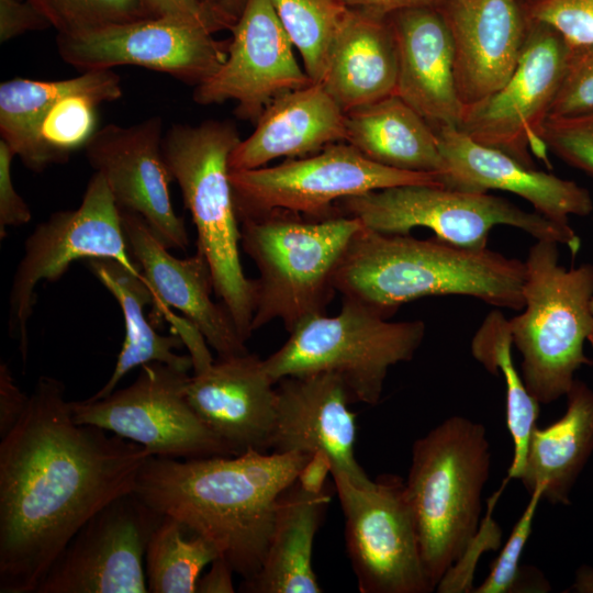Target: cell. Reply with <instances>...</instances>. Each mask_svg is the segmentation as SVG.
Masks as SVG:
<instances>
[{"label": "cell", "mask_w": 593, "mask_h": 593, "mask_svg": "<svg viewBox=\"0 0 593 593\" xmlns=\"http://www.w3.org/2000/svg\"><path fill=\"white\" fill-rule=\"evenodd\" d=\"M348 8L387 18L410 8L438 5L443 0H342Z\"/></svg>", "instance_id": "obj_47"}, {"label": "cell", "mask_w": 593, "mask_h": 593, "mask_svg": "<svg viewBox=\"0 0 593 593\" xmlns=\"http://www.w3.org/2000/svg\"><path fill=\"white\" fill-rule=\"evenodd\" d=\"M567 410L545 428L535 427L518 478L530 494L545 484L542 500L570 504V493L593 452V390L574 379L566 394Z\"/></svg>", "instance_id": "obj_29"}, {"label": "cell", "mask_w": 593, "mask_h": 593, "mask_svg": "<svg viewBox=\"0 0 593 593\" xmlns=\"http://www.w3.org/2000/svg\"><path fill=\"white\" fill-rule=\"evenodd\" d=\"M89 270L118 301L124 318L125 338L113 372L88 400H99L113 392L132 369L158 361L189 371L193 369L190 355L176 350L184 346L178 334L161 335L145 315V307L154 304V293L142 273H135L111 258L86 260Z\"/></svg>", "instance_id": "obj_31"}, {"label": "cell", "mask_w": 593, "mask_h": 593, "mask_svg": "<svg viewBox=\"0 0 593 593\" xmlns=\"http://www.w3.org/2000/svg\"><path fill=\"white\" fill-rule=\"evenodd\" d=\"M310 457L257 450L194 459L152 456L133 491L210 541L248 580L264 562L278 500Z\"/></svg>", "instance_id": "obj_2"}, {"label": "cell", "mask_w": 593, "mask_h": 593, "mask_svg": "<svg viewBox=\"0 0 593 593\" xmlns=\"http://www.w3.org/2000/svg\"><path fill=\"white\" fill-rule=\"evenodd\" d=\"M491 452L483 424L451 416L412 448L405 492L433 590L472 549Z\"/></svg>", "instance_id": "obj_4"}, {"label": "cell", "mask_w": 593, "mask_h": 593, "mask_svg": "<svg viewBox=\"0 0 593 593\" xmlns=\"http://www.w3.org/2000/svg\"><path fill=\"white\" fill-rule=\"evenodd\" d=\"M264 359L249 351L219 357L193 372L186 395L205 425L234 452H268L277 391Z\"/></svg>", "instance_id": "obj_21"}, {"label": "cell", "mask_w": 593, "mask_h": 593, "mask_svg": "<svg viewBox=\"0 0 593 593\" xmlns=\"http://www.w3.org/2000/svg\"><path fill=\"white\" fill-rule=\"evenodd\" d=\"M331 500L327 488L320 493H309L296 480L281 493L264 562L253 578L243 580L240 592L323 591L313 569V545Z\"/></svg>", "instance_id": "obj_28"}, {"label": "cell", "mask_w": 593, "mask_h": 593, "mask_svg": "<svg viewBox=\"0 0 593 593\" xmlns=\"http://www.w3.org/2000/svg\"><path fill=\"white\" fill-rule=\"evenodd\" d=\"M454 44L455 79L465 105L502 87L523 51L527 21L518 0H443Z\"/></svg>", "instance_id": "obj_23"}, {"label": "cell", "mask_w": 593, "mask_h": 593, "mask_svg": "<svg viewBox=\"0 0 593 593\" xmlns=\"http://www.w3.org/2000/svg\"><path fill=\"white\" fill-rule=\"evenodd\" d=\"M539 139L557 157L593 176V112L574 116L548 115Z\"/></svg>", "instance_id": "obj_38"}, {"label": "cell", "mask_w": 593, "mask_h": 593, "mask_svg": "<svg viewBox=\"0 0 593 593\" xmlns=\"http://www.w3.org/2000/svg\"><path fill=\"white\" fill-rule=\"evenodd\" d=\"M155 18L175 19L201 25L212 33L225 30L202 0H142Z\"/></svg>", "instance_id": "obj_43"}, {"label": "cell", "mask_w": 593, "mask_h": 593, "mask_svg": "<svg viewBox=\"0 0 593 593\" xmlns=\"http://www.w3.org/2000/svg\"><path fill=\"white\" fill-rule=\"evenodd\" d=\"M345 516L347 555L361 593H428L404 481L393 474L355 483L331 473Z\"/></svg>", "instance_id": "obj_12"}, {"label": "cell", "mask_w": 593, "mask_h": 593, "mask_svg": "<svg viewBox=\"0 0 593 593\" xmlns=\"http://www.w3.org/2000/svg\"><path fill=\"white\" fill-rule=\"evenodd\" d=\"M29 1L64 35L155 18L142 0Z\"/></svg>", "instance_id": "obj_35"}, {"label": "cell", "mask_w": 593, "mask_h": 593, "mask_svg": "<svg viewBox=\"0 0 593 593\" xmlns=\"http://www.w3.org/2000/svg\"><path fill=\"white\" fill-rule=\"evenodd\" d=\"M593 112V43L570 45L563 78L552 102L553 116Z\"/></svg>", "instance_id": "obj_39"}, {"label": "cell", "mask_w": 593, "mask_h": 593, "mask_svg": "<svg viewBox=\"0 0 593 593\" xmlns=\"http://www.w3.org/2000/svg\"><path fill=\"white\" fill-rule=\"evenodd\" d=\"M312 82H322L335 38L349 8L342 0H271Z\"/></svg>", "instance_id": "obj_34"}, {"label": "cell", "mask_w": 593, "mask_h": 593, "mask_svg": "<svg viewBox=\"0 0 593 593\" xmlns=\"http://www.w3.org/2000/svg\"><path fill=\"white\" fill-rule=\"evenodd\" d=\"M396 82L398 49L388 16L349 8L321 83L346 113L395 94Z\"/></svg>", "instance_id": "obj_26"}, {"label": "cell", "mask_w": 593, "mask_h": 593, "mask_svg": "<svg viewBox=\"0 0 593 593\" xmlns=\"http://www.w3.org/2000/svg\"><path fill=\"white\" fill-rule=\"evenodd\" d=\"M186 21L153 18L104 29L57 34L61 59L81 70L138 66L194 87L211 78L227 56L228 40Z\"/></svg>", "instance_id": "obj_16"}, {"label": "cell", "mask_w": 593, "mask_h": 593, "mask_svg": "<svg viewBox=\"0 0 593 593\" xmlns=\"http://www.w3.org/2000/svg\"><path fill=\"white\" fill-rule=\"evenodd\" d=\"M425 329L423 321L390 322L369 305L343 298L337 315L304 321L264 362L276 384L286 377L332 372L354 402L376 405L389 369L413 359Z\"/></svg>", "instance_id": "obj_8"}, {"label": "cell", "mask_w": 593, "mask_h": 593, "mask_svg": "<svg viewBox=\"0 0 593 593\" xmlns=\"http://www.w3.org/2000/svg\"><path fill=\"white\" fill-rule=\"evenodd\" d=\"M332 470V461L322 451H316L301 469L296 482L309 493H320L325 486V480Z\"/></svg>", "instance_id": "obj_45"}, {"label": "cell", "mask_w": 593, "mask_h": 593, "mask_svg": "<svg viewBox=\"0 0 593 593\" xmlns=\"http://www.w3.org/2000/svg\"><path fill=\"white\" fill-rule=\"evenodd\" d=\"M566 592L593 593V569L582 566L575 573V578Z\"/></svg>", "instance_id": "obj_49"}, {"label": "cell", "mask_w": 593, "mask_h": 593, "mask_svg": "<svg viewBox=\"0 0 593 593\" xmlns=\"http://www.w3.org/2000/svg\"><path fill=\"white\" fill-rule=\"evenodd\" d=\"M546 486L538 484L529 494L530 499L514 525L512 533L493 561L489 575L474 590L475 593H512L519 592L523 568L519 566L524 547L530 536L533 523Z\"/></svg>", "instance_id": "obj_37"}, {"label": "cell", "mask_w": 593, "mask_h": 593, "mask_svg": "<svg viewBox=\"0 0 593 593\" xmlns=\"http://www.w3.org/2000/svg\"><path fill=\"white\" fill-rule=\"evenodd\" d=\"M206 5H209L211 8V3L213 0H202ZM212 10V8H211ZM213 11V10H212Z\"/></svg>", "instance_id": "obj_51"}, {"label": "cell", "mask_w": 593, "mask_h": 593, "mask_svg": "<svg viewBox=\"0 0 593 593\" xmlns=\"http://www.w3.org/2000/svg\"><path fill=\"white\" fill-rule=\"evenodd\" d=\"M246 1L247 0H213L211 8L224 29L231 30L240 16Z\"/></svg>", "instance_id": "obj_48"}, {"label": "cell", "mask_w": 593, "mask_h": 593, "mask_svg": "<svg viewBox=\"0 0 593 593\" xmlns=\"http://www.w3.org/2000/svg\"><path fill=\"white\" fill-rule=\"evenodd\" d=\"M230 31L225 61L194 88L198 104L234 100L235 114L256 123L275 98L312 82L294 57L271 0H247Z\"/></svg>", "instance_id": "obj_17"}, {"label": "cell", "mask_w": 593, "mask_h": 593, "mask_svg": "<svg viewBox=\"0 0 593 593\" xmlns=\"http://www.w3.org/2000/svg\"><path fill=\"white\" fill-rule=\"evenodd\" d=\"M335 208L379 233L407 235L416 227H426L436 237L469 249L485 248L490 231L497 225L519 228L536 240L563 244L573 257L581 248V239L570 225L488 192L405 184L345 198Z\"/></svg>", "instance_id": "obj_9"}, {"label": "cell", "mask_w": 593, "mask_h": 593, "mask_svg": "<svg viewBox=\"0 0 593 593\" xmlns=\"http://www.w3.org/2000/svg\"><path fill=\"white\" fill-rule=\"evenodd\" d=\"M277 403L270 449L273 452L322 451L332 461L331 473L355 483L370 478L355 456L356 415L344 381L335 373L286 377L277 382Z\"/></svg>", "instance_id": "obj_20"}, {"label": "cell", "mask_w": 593, "mask_h": 593, "mask_svg": "<svg viewBox=\"0 0 593 593\" xmlns=\"http://www.w3.org/2000/svg\"><path fill=\"white\" fill-rule=\"evenodd\" d=\"M527 21L518 63L496 91L465 105L457 128L473 141L535 167L530 149L539 139L561 85L570 44L550 24Z\"/></svg>", "instance_id": "obj_15"}, {"label": "cell", "mask_w": 593, "mask_h": 593, "mask_svg": "<svg viewBox=\"0 0 593 593\" xmlns=\"http://www.w3.org/2000/svg\"><path fill=\"white\" fill-rule=\"evenodd\" d=\"M525 262L489 248L469 249L438 237L418 239L358 231L334 275L343 298L390 318L404 303L437 295H466L514 311L524 309Z\"/></svg>", "instance_id": "obj_3"}, {"label": "cell", "mask_w": 593, "mask_h": 593, "mask_svg": "<svg viewBox=\"0 0 593 593\" xmlns=\"http://www.w3.org/2000/svg\"><path fill=\"white\" fill-rule=\"evenodd\" d=\"M346 142L390 168L439 177L445 169L435 130L396 94L346 112Z\"/></svg>", "instance_id": "obj_30"}, {"label": "cell", "mask_w": 593, "mask_h": 593, "mask_svg": "<svg viewBox=\"0 0 593 593\" xmlns=\"http://www.w3.org/2000/svg\"><path fill=\"white\" fill-rule=\"evenodd\" d=\"M513 337L508 320L492 311L471 340V354L485 370L503 374L506 385V425L514 452L507 477L518 479L526 459L529 439L540 412V403L528 392L512 358Z\"/></svg>", "instance_id": "obj_32"}, {"label": "cell", "mask_w": 593, "mask_h": 593, "mask_svg": "<svg viewBox=\"0 0 593 593\" xmlns=\"http://www.w3.org/2000/svg\"><path fill=\"white\" fill-rule=\"evenodd\" d=\"M238 221L240 246L259 272L253 333L276 320L291 333L304 321L326 314L336 292L335 271L363 227L360 220L272 210Z\"/></svg>", "instance_id": "obj_6"}, {"label": "cell", "mask_w": 593, "mask_h": 593, "mask_svg": "<svg viewBox=\"0 0 593 593\" xmlns=\"http://www.w3.org/2000/svg\"><path fill=\"white\" fill-rule=\"evenodd\" d=\"M586 340H589V343L591 344V346L593 348V327H592L591 332L589 333Z\"/></svg>", "instance_id": "obj_50"}, {"label": "cell", "mask_w": 593, "mask_h": 593, "mask_svg": "<svg viewBox=\"0 0 593 593\" xmlns=\"http://www.w3.org/2000/svg\"><path fill=\"white\" fill-rule=\"evenodd\" d=\"M435 132L445 163L440 175L445 187L472 192L508 191L562 225H570V215L586 216L593 211L589 190L577 182L529 167L473 141L455 126H441Z\"/></svg>", "instance_id": "obj_22"}, {"label": "cell", "mask_w": 593, "mask_h": 593, "mask_svg": "<svg viewBox=\"0 0 593 593\" xmlns=\"http://www.w3.org/2000/svg\"><path fill=\"white\" fill-rule=\"evenodd\" d=\"M70 94H83L98 104L123 94L121 79L112 69L89 70L64 80L13 78L0 85V135L26 168L42 172L57 164L41 136L49 109Z\"/></svg>", "instance_id": "obj_27"}, {"label": "cell", "mask_w": 593, "mask_h": 593, "mask_svg": "<svg viewBox=\"0 0 593 593\" xmlns=\"http://www.w3.org/2000/svg\"><path fill=\"white\" fill-rule=\"evenodd\" d=\"M256 128L231 153L230 170L265 167L280 158H301L346 142V113L321 82L275 98Z\"/></svg>", "instance_id": "obj_25"}, {"label": "cell", "mask_w": 593, "mask_h": 593, "mask_svg": "<svg viewBox=\"0 0 593 593\" xmlns=\"http://www.w3.org/2000/svg\"><path fill=\"white\" fill-rule=\"evenodd\" d=\"M215 547L177 518L164 515L148 541L145 573L150 593H194Z\"/></svg>", "instance_id": "obj_33"}, {"label": "cell", "mask_w": 593, "mask_h": 593, "mask_svg": "<svg viewBox=\"0 0 593 593\" xmlns=\"http://www.w3.org/2000/svg\"><path fill=\"white\" fill-rule=\"evenodd\" d=\"M47 27H51L48 20L29 0H0L1 43Z\"/></svg>", "instance_id": "obj_42"}, {"label": "cell", "mask_w": 593, "mask_h": 593, "mask_svg": "<svg viewBox=\"0 0 593 593\" xmlns=\"http://www.w3.org/2000/svg\"><path fill=\"white\" fill-rule=\"evenodd\" d=\"M526 19L553 26L570 45L593 43V0H518Z\"/></svg>", "instance_id": "obj_40"}, {"label": "cell", "mask_w": 593, "mask_h": 593, "mask_svg": "<svg viewBox=\"0 0 593 593\" xmlns=\"http://www.w3.org/2000/svg\"><path fill=\"white\" fill-rule=\"evenodd\" d=\"M234 570L228 562L217 557L214 559L209 571L200 577L197 583L198 593H233L235 592L233 584Z\"/></svg>", "instance_id": "obj_46"}, {"label": "cell", "mask_w": 593, "mask_h": 593, "mask_svg": "<svg viewBox=\"0 0 593 593\" xmlns=\"http://www.w3.org/2000/svg\"><path fill=\"white\" fill-rule=\"evenodd\" d=\"M120 214L128 251L154 293L157 314L167 317L169 307L181 312L219 357L248 353L227 310L211 296L206 259L198 251L187 258L171 255L142 216L123 210Z\"/></svg>", "instance_id": "obj_19"}, {"label": "cell", "mask_w": 593, "mask_h": 593, "mask_svg": "<svg viewBox=\"0 0 593 593\" xmlns=\"http://www.w3.org/2000/svg\"><path fill=\"white\" fill-rule=\"evenodd\" d=\"M15 154L9 145L0 141V238L3 239L9 227H18L29 223L32 213L18 193L12 180V161Z\"/></svg>", "instance_id": "obj_41"}, {"label": "cell", "mask_w": 593, "mask_h": 593, "mask_svg": "<svg viewBox=\"0 0 593 593\" xmlns=\"http://www.w3.org/2000/svg\"><path fill=\"white\" fill-rule=\"evenodd\" d=\"M240 137L231 121L174 124L163 138L167 168L197 231V251L211 269L214 293L245 342L251 336L256 281L240 262V230L228 159Z\"/></svg>", "instance_id": "obj_5"}, {"label": "cell", "mask_w": 593, "mask_h": 593, "mask_svg": "<svg viewBox=\"0 0 593 593\" xmlns=\"http://www.w3.org/2000/svg\"><path fill=\"white\" fill-rule=\"evenodd\" d=\"M558 245L536 240L529 248L524 312L508 320L522 355V379L540 404L566 395L577 370L593 363L583 349L593 327V265L567 269L559 264Z\"/></svg>", "instance_id": "obj_7"}, {"label": "cell", "mask_w": 593, "mask_h": 593, "mask_svg": "<svg viewBox=\"0 0 593 593\" xmlns=\"http://www.w3.org/2000/svg\"><path fill=\"white\" fill-rule=\"evenodd\" d=\"M91 258L115 259L142 273L128 251L120 210L99 172L90 178L77 209L53 213L24 242L23 256L12 278L8 320L9 334L19 339L24 361L36 286L43 280L56 281L72 262Z\"/></svg>", "instance_id": "obj_13"}, {"label": "cell", "mask_w": 593, "mask_h": 593, "mask_svg": "<svg viewBox=\"0 0 593 593\" xmlns=\"http://www.w3.org/2000/svg\"><path fill=\"white\" fill-rule=\"evenodd\" d=\"M65 384L41 376L0 443V593H35L78 529L132 492L152 455L74 421Z\"/></svg>", "instance_id": "obj_1"}, {"label": "cell", "mask_w": 593, "mask_h": 593, "mask_svg": "<svg viewBox=\"0 0 593 593\" xmlns=\"http://www.w3.org/2000/svg\"><path fill=\"white\" fill-rule=\"evenodd\" d=\"M164 121L159 116L122 126L107 124L85 145L86 157L103 175L120 210L142 216L168 249H186L188 232L174 210V181L163 155Z\"/></svg>", "instance_id": "obj_18"}, {"label": "cell", "mask_w": 593, "mask_h": 593, "mask_svg": "<svg viewBox=\"0 0 593 593\" xmlns=\"http://www.w3.org/2000/svg\"><path fill=\"white\" fill-rule=\"evenodd\" d=\"M189 371L152 361L126 388L99 400L70 401L72 418L136 443L152 456L194 459L234 452L189 403Z\"/></svg>", "instance_id": "obj_11"}, {"label": "cell", "mask_w": 593, "mask_h": 593, "mask_svg": "<svg viewBox=\"0 0 593 593\" xmlns=\"http://www.w3.org/2000/svg\"><path fill=\"white\" fill-rule=\"evenodd\" d=\"M98 103L83 94H70L57 101L47 112L41 136L57 164L67 161L69 154L87 144L96 132Z\"/></svg>", "instance_id": "obj_36"}, {"label": "cell", "mask_w": 593, "mask_h": 593, "mask_svg": "<svg viewBox=\"0 0 593 593\" xmlns=\"http://www.w3.org/2000/svg\"><path fill=\"white\" fill-rule=\"evenodd\" d=\"M238 220L272 210L324 219L340 213L335 203L405 184L444 186L435 174L405 171L374 163L347 142L271 166L230 170Z\"/></svg>", "instance_id": "obj_10"}, {"label": "cell", "mask_w": 593, "mask_h": 593, "mask_svg": "<svg viewBox=\"0 0 593 593\" xmlns=\"http://www.w3.org/2000/svg\"><path fill=\"white\" fill-rule=\"evenodd\" d=\"M30 395L18 385L9 366L0 365V437H4L20 421Z\"/></svg>", "instance_id": "obj_44"}, {"label": "cell", "mask_w": 593, "mask_h": 593, "mask_svg": "<svg viewBox=\"0 0 593 593\" xmlns=\"http://www.w3.org/2000/svg\"><path fill=\"white\" fill-rule=\"evenodd\" d=\"M163 517L134 491L115 497L71 537L35 593H147L145 552Z\"/></svg>", "instance_id": "obj_14"}, {"label": "cell", "mask_w": 593, "mask_h": 593, "mask_svg": "<svg viewBox=\"0 0 593 593\" xmlns=\"http://www.w3.org/2000/svg\"><path fill=\"white\" fill-rule=\"evenodd\" d=\"M590 311L593 314V296H592V299L590 301Z\"/></svg>", "instance_id": "obj_52"}, {"label": "cell", "mask_w": 593, "mask_h": 593, "mask_svg": "<svg viewBox=\"0 0 593 593\" xmlns=\"http://www.w3.org/2000/svg\"><path fill=\"white\" fill-rule=\"evenodd\" d=\"M398 49L395 94L436 130L459 125V98L449 27L438 5L396 11L388 16Z\"/></svg>", "instance_id": "obj_24"}]
</instances>
